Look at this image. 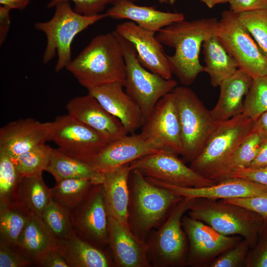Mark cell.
Wrapping results in <instances>:
<instances>
[{
  "instance_id": "43",
  "label": "cell",
  "mask_w": 267,
  "mask_h": 267,
  "mask_svg": "<svg viewBox=\"0 0 267 267\" xmlns=\"http://www.w3.org/2000/svg\"><path fill=\"white\" fill-rule=\"evenodd\" d=\"M32 263L0 240V267H26Z\"/></svg>"
},
{
  "instance_id": "41",
  "label": "cell",
  "mask_w": 267,
  "mask_h": 267,
  "mask_svg": "<svg viewBox=\"0 0 267 267\" xmlns=\"http://www.w3.org/2000/svg\"><path fill=\"white\" fill-rule=\"evenodd\" d=\"M223 201L238 205L260 215L267 224V192L250 197L222 199Z\"/></svg>"
},
{
  "instance_id": "37",
  "label": "cell",
  "mask_w": 267,
  "mask_h": 267,
  "mask_svg": "<svg viewBox=\"0 0 267 267\" xmlns=\"http://www.w3.org/2000/svg\"><path fill=\"white\" fill-rule=\"evenodd\" d=\"M238 15L267 58V9L238 13Z\"/></svg>"
},
{
  "instance_id": "6",
  "label": "cell",
  "mask_w": 267,
  "mask_h": 267,
  "mask_svg": "<svg viewBox=\"0 0 267 267\" xmlns=\"http://www.w3.org/2000/svg\"><path fill=\"white\" fill-rule=\"evenodd\" d=\"M54 8V14L49 20L37 22L34 28L43 32L46 38L43 62L47 64L57 55L54 70L59 72L72 60L71 47L75 37L107 16L105 13L94 16L81 15L75 12L68 2L58 3Z\"/></svg>"
},
{
  "instance_id": "32",
  "label": "cell",
  "mask_w": 267,
  "mask_h": 267,
  "mask_svg": "<svg viewBox=\"0 0 267 267\" xmlns=\"http://www.w3.org/2000/svg\"><path fill=\"white\" fill-rule=\"evenodd\" d=\"M95 184L87 178H72L56 181L51 188L52 199L71 211L84 200Z\"/></svg>"
},
{
  "instance_id": "39",
  "label": "cell",
  "mask_w": 267,
  "mask_h": 267,
  "mask_svg": "<svg viewBox=\"0 0 267 267\" xmlns=\"http://www.w3.org/2000/svg\"><path fill=\"white\" fill-rule=\"evenodd\" d=\"M249 248V244L245 239L241 240L235 246L222 254L210 267H237L245 265Z\"/></svg>"
},
{
  "instance_id": "46",
  "label": "cell",
  "mask_w": 267,
  "mask_h": 267,
  "mask_svg": "<svg viewBox=\"0 0 267 267\" xmlns=\"http://www.w3.org/2000/svg\"><path fill=\"white\" fill-rule=\"evenodd\" d=\"M35 265L42 267H70L55 249H51L44 254Z\"/></svg>"
},
{
  "instance_id": "1",
  "label": "cell",
  "mask_w": 267,
  "mask_h": 267,
  "mask_svg": "<svg viewBox=\"0 0 267 267\" xmlns=\"http://www.w3.org/2000/svg\"><path fill=\"white\" fill-rule=\"evenodd\" d=\"M219 29V20L210 17L176 22L156 33L163 45L175 49L173 55H167L168 63L172 74L183 86H190L204 72L199 60L201 47L206 40L218 35Z\"/></svg>"
},
{
  "instance_id": "33",
  "label": "cell",
  "mask_w": 267,
  "mask_h": 267,
  "mask_svg": "<svg viewBox=\"0 0 267 267\" xmlns=\"http://www.w3.org/2000/svg\"><path fill=\"white\" fill-rule=\"evenodd\" d=\"M42 219L55 240L67 239L76 235L71 211L52 199L43 212Z\"/></svg>"
},
{
  "instance_id": "2",
  "label": "cell",
  "mask_w": 267,
  "mask_h": 267,
  "mask_svg": "<svg viewBox=\"0 0 267 267\" xmlns=\"http://www.w3.org/2000/svg\"><path fill=\"white\" fill-rule=\"evenodd\" d=\"M66 69L88 90L113 83L124 85L126 63L116 34L94 37Z\"/></svg>"
},
{
  "instance_id": "49",
  "label": "cell",
  "mask_w": 267,
  "mask_h": 267,
  "mask_svg": "<svg viewBox=\"0 0 267 267\" xmlns=\"http://www.w3.org/2000/svg\"><path fill=\"white\" fill-rule=\"evenodd\" d=\"M266 166H267V143L262 142L256 157L248 167L260 168Z\"/></svg>"
},
{
  "instance_id": "16",
  "label": "cell",
  "mask_w": 267,
  "mask_h": 267,
  "mask_svg": "<svg viewBox=\"0 0 267 267\" xmlns=\"http://www.w3.org/2000/svg\"><path fill=\"white\" fill-rule=\"evenodd\" d=\"M114 31L134 46L141 65L150 72L170 79L172 72L163 44L156 37V33L144 29L133 21L116 26Z\"/></svg>"
},
{
  "instance_id": "8",
  "label": "cell",
  "mask_w": 267,
  "mask_h": 267,
  "mask_svg": "<svg viewBox=\"0 0 267 267\" xmlns=\"http://www.w3.org/2000/svg\"><path fill=\"white\" fill-rule=\"evenodd\" d=\"M193 198L183 197L171 210L158 230H151L146 242L149 261L153 267L180 266L187 264L186 235L181 225L185 212Z\"/></svg>"
},
{
  "instance_id": "42",
  "label": "cell",
  "mask_w": 267,
  "mask_h": 267,
  "mask_svg": "<svg viewBox=\"0 0 267 267\" xmlns=\"http://www.w3.org/2000/svg\"><path fill=\"white\" fill-rule=\"evenodd\" d=\"M228 178L245 179L267 186V166L260 168L248 167L229 171L223 176L221 180Z\"/></svg>"
},
{
  "instance_id": "31",
  "label": "cell",
  "mask_w": 267,
  "mask_h": 267,
  "mask_svg": "<svg viewBox=\"0 0 267 267\" xmlns=\"http://www.w3.org/2000/svg\"><path fill=\"white\" fill-rule=\"evenodd\" d=\"M51 199V188L44 183L42 175L22 177L18 199L24 202L31 212L42 218Z\"/></svg>"
},
{
  "instance_id": "36",
  "label": "cell",
  "mask_w": 267,
  "mask_h": 267,
  "mask_svg": "<svg viewBox=\"0 0 267 267\" xmlns=\"http://www.w3.org/2000/svg\"><path fill=\"white\" fill-rule=\"evenodd\" d=\"M267 111V75L257 77L253 82L243 103V113L255 121Z\"/></svg>"
},
{
  "instance_id": "28",
  "label": "cell",
  "mask_w": 267,
  "mask_h": 267,
  "mask_svg": "<svg viewBox=\"0 0 267 267\" xmlns=\"http://www.w3.org/2000/svg\"><path fill=\"white\" fill-rule=\"evenodd\" d=\"M204 72L209 76L211 85L219 87L222 81L232 75L238 69L235 59L226 51L217 35L203 43Z\"/></svg>"
},
{
  "instance_id": "9",
  "label": "cell",
  "mask_w": 267,
  "mask_h": 267,
  "mask_svg": "<svg viewBox=\"0 0 267 267\" xmlns=\"http://www.w3.org/2000/svg\"><path fill=\"white\" fill-rule=\"evenodd\" d=\"M115 33L122 45L126 63L124 87L140 109L144 123L158 101L178 86V82L172 78H164L144 68L133 44Z\"/></svg>"
},
{
  "instance_id": "22",
  "label": "cell",
  "mask_w": 267,
  "mask_h": 267,
  "mask_svg": "<svg viewBox=\"0 0 267 267\" xmlns=\"http://www.w3.org/2000/svg\"><path fill=\"white\" fill-rule=\"evenodd\" d=\"M116 82L88 90L111 115L118 118L128 133L134 134L142 126L144 120L138 105Z\"/></svg>"
},
{
  "instance_id": "5",
  "label": "cell",
  "mask_w": 267,
  "mask_h": 267,
  "mask_svg": "<svg viewBox=\"0 0 267 267\" xmlns=\"http://www.w3.org/2000/svg\"><path fill=\"white\" fill-rule=\"evenodd\" d=\"M188 214L224 235L243 237L251 249L256 245L259 233L266 225L258 214L222 199L193 198Z\"/></svg>"
},
{
  "instance_id": "23",
  "label": "cell",
  "mask_w": 267,
  "mask_h": 267,
  "mask_svg": "<svg viewBox=\"0 0 267 267\" xmlns=\"http://www.w3.org/2000/svg\"><path fill=\"white\" fill-rule=\"evenodd\" d=\"M111 5L105 13L107 17L129 19L139 27L156 33L185 18L182 13L162 11L153 6L138 5L131 0H116Z\"/></svg>"
},
{
  "instance_id": "13",
  "label": "cell",
  "mask_w": 267,
  "mask_h": 267,
  "mask_svg": "<svg viewBox=\"0 0 267 267\" xmlns=\"http://www.w3.org/2000/svg\"><path fill=\"white\" fill-rule=\"evenodd\" d=\"M71 211L76 235L98 248L107 250L109 215L103 184L94 185L80 204Z\"/></svg>"
},
{
  "instance_id": "12",
  "label": "cell",
  "mask_w": 267,
  "mask_h": 267,
  "mask_svg": "<svg viewBox=\"0 0 267 267\" xmlns=\"http://www.w3.org/2000/svg\"><path fill=\"white\" fill-rule=\"evenodd\" d=\"M178 155L167 150L143 156L130 163L144 177L177 186L201 187L217 182L201 176L185 164Z\"/></svg>"
},
{
  "instance_id": "30",
  "label": "cell",
  "mask_w": 267,
  "mask_h": 267,
  "mask_svg": "<svg viewBox=\"0 0 267 267\" xmlns=\"http://www.w3.org/2000/svg\"><path fill=\"white\" fill-rule=\"evenodd\" d=\"M31 213L20 200L0 204V240L14 249Z\"/></svg>"
},
{
  "instance_id": "3",
  "label": "cell",
  "mask_w": 267,
  "mask_h": 267,
  "mask_svg": "<svg viewBox=\"0 0 267 267\" xmlns=\"http://www.w3.org/2000/svg\"><path fill=\"white\" fill-rule=\"evenodd\" d=\"M130 177L129 227L146 241L150 231L161 225L183 197L152 183L137 169L132 170Z\"/></svg>"
},
{
  "instance_id": "7",
  "label": "cell",
  "mask_w": 267,
  "mask_h": 267,
  "mask_svg": "<svg viewBox=\"0 0 267 267\" xmlns=\"http://www.w3.org/2000/svg\"><path fill=\"white\" fill-rule=\"evenodd\" d=\"M172 91L180 123L181 156L183 161L191 162L202 151L218 122L187 86H177Z\"/></svg>"
},
{
  "instance_id": "17",
  "label": "cell",
  "mask_w": 267,
  "mask_h": 267,
  "mask_svg": "<svg viewBox=\"0 0 267 267\" xmlns=\"http://www.w3.org/2000/svg\"><path fill=\"white\" fill-rule=\"evenodd\" d=\"M66 108L68 114L97 132L108 143L128 134L121 122L89 93L71 99Z\"/></svg>"
},
{
  "instance_id": "21",
  "label": "cell",
  "mask_w": 267,
  "mask_h": 267,
  "mask_svg": "<svg viewBox=\"0 0 267 267\" xmlns=\"http://www.w3.org/2000/svg\"><path fill=\"white\" fill-rule=\"evenodd\" d=\"M159 151L139 134H133L108 143L87 163L104 173Z\"/></svg>"
},
{
  "instance_id": "19",
  "label": "cell",
  "mask_w": 267,
  "mask_h": 267,
  "mask_svg": "<svg viewBox=\"0 0 267 267\" xmlns=\"http://www.w3.org/2000/svg\"><path fill=\"white\" fill-rule=\"evenodd\" d=\"M108 248L114 266L151 267L147 245L129 227L109 216Z\"/></svg>"
},
{
  "instance_id": "27",
  "label": "cell",
  "mask_w": 267,
  "mask_h": 267,
  "mask_svg": "<svg viewBox=\"0 0 267 267\" xmlns=\"http://www.w3.org/2000/svg\"><path fill=\"white\" fill-rule=\"evenodd\" d=\"M55 239L41 217L32 212L14 250L35 265L48 251L55 249Z\"/></svg>"
},
{
  "instance_id": "47",
  "label": "cell",
  "mask_w": 267,
  "mask_h": 267,
  "mask_svg": "<svg viewBox=\"0 0 267 267\" xmlns=\"http://www.w3.org/2000/svg\"><path fill=\"white\" fill-rule=\"evenodd\" d=\"M12 9L8 7L0 5V45L4 43L11 25L10 12Z\"/></svg>"
},
{
  "instance_id": "38",
  "label": "cell",
  "mask_w": 267,
  "mask_h": 267,
  "mask_svg": "<svg viewBox=\"0 0 267 267\" xmlns=\"http://www.w3.org/2000/svg\"><path fill=\"white\" fill-rule=\"evenodd\" d=\"M262 143L257 133L252 132L247 135L236 149L221 179L227 172L248 167L256 157Z\"/></svg>"
},
{
  "instance_id": "51",
  "label": "cell",
  "mask_w": 267,
  "mask_h": 267,
  "mask_svg": "<svg viewBox=\"0 0 267 267\" xmlns=\"http://www.w3.org/2000/svg\"><path fill=\"white\" fill-rule=\"evenodd\" d=\"M208 8H212L216 5L229 2L230 0H200Z\"/></svg>"
},
{
  "instance_id": "34",
  "label": "cell",
  "mask_w": 267,
  "mask_h": 267,
  "mask_svg": "<svg viewBox=\"0 0 267 267\" xmlns=\"http://www.w3.org/2000/svg\"><path fill=\"white\" fill-rule=\"evenodd\" d=\"M21 178L9 155L0 149V204L19 200Z\"/></svg>"
},
{
  "instance_id": "35",
  "label": "cell",
  "mask_w": 267,
  "mask_h": 267,
  "mask_svg": "<svg viewBox=\"0 0 267 267\" xmlns=\"http://www.w3.org/2000/svg\"><path fill=\"white\" fill-rule=\"evenodd\" d=\"M52 149L44 143L22 154L13 161L21 177L42 175L46 170Z\"/></svg>"
},
{
  "instance_id": "14",
  "label": "cell",
  "mask_w": 267,
  "mask_h": 267,
  "mask_svg": "<svg viewBox=\"0 0 267 267\" xmlns=\"http://www.w3.org/2000/svg\"><path fill=\"white\" fill-rule=\"evenodd\" d=\"M142 127L139 134L157 149L181 155L180 123L172 91L158 101Z\"/></svg>"
},
{
  "instance_id": "29",
  "label": "cell",
  "mask_w": 267,
  "mask_h": 267,
  "mask_svg": "<svg viewBox=\"0 0 267 267\" xmlns=\"http://www.w3.org/2000/svg\"><path fill=\"white\" fill-rule=\"evenodd\" d=\"M46 171L51 174L56 181L72 178L90 179L95 184L103 183L104 174L91 167L87 163L73 158L60 151L52 148Z\"/></svg>"
},
{
  "instance_id": "18",
  "label": "cell",
  "mask_w": 267,
  "mask_h": 267,
  "mask_svg": "<svg viewBox=\"0 0 267 267\" xmlns=\"http://www.w3.org/2000/svg\"><path fill=\"white\" fill-rule=\"evenodd\" d=\"M51 122L32 118L10 122L0 129V149L14 161L22 154L49 140Z\"/></svg>"
},
{
  "instance_id": "52",
  "label": "cell",
  "mask_w": 267,
  "mask_h": 267,
  "mask_svg": "<svg viewBox=\"0 0 267 267\" xmlns=\"http://www.w3.org/2000/svg\"><path fill=\"white\" fill-rule=\"evenodd\" d=\"M161 3H168L173 5L175 3L176 0H159Z\"/></svg>"
},
{
  "instance_id": "24",
  "label": "cell",
  "mask_w": 267,
  "mask_h": 267,
  "mask_svg": "<svg viewBox=\"0 0 267 267\" xmlns=\"http://www.w3.org/2000/svg\"><path fill=\"white\" fill-rule=\"evenodd\" d=\"M253 79L238 69L231 76L220 84V95L211 112L217 122L227 120L243 112L244 98L252 85Z\"/></svg>"
},
{
  "instance_id": "25",
  "label": "cell",
  "mask_w": 267,
  "mask_h": 267,
  "mask_svg": "<svg viewBox=\"0 0 267 267\" xmlns=\"http://www.w3.org/2000/svg\"><path fill=\"white\" fill-rule=\"evenodd\" d=\"M132 170L128 163L104 173L102 183L108 215L128 226L129 181Z\"/></svg>"
},
{
  "instance_id": "40",
  "label": "cell",
  "mask_w": 267,
  "mask_h": 267,
  "mask_svg": "<svg viewBox=\"0 0 267 267\" xmlns=\"http://www.w3.org/2000/svg\"><path fill=\"white\" fill-rule=\"evenodd\" d=\"M116 0H49L47 8H51L58 3L64 2H74V10L87 16H94L100 14L106 6L112 4Z\"/></svg>"
},
{
  "instance_id": "4",
  "label": "cell",
  "mask_w": 267,
  "mask_h": 267,
  "mask_svg": "<svg viewBox=\"0 0 267 267\" xmlns=\"http://www.w3.org/2000/svg\"><path fill=\"white\" fill-rule=\"evenodd\" d=\"M254 121L242 113L217 124L190 167L216 182L220 181L240 143L253 132Z\"/></svg>"
},
{
  "instance_id": "20",
  "label": "cell",
  "mask_w": 267,
  "mask_h": 267,
  "mask_svg": "<svg viewBox=\"0 0 267 267\" xmlns=\"http://www.w3.org/2000/svg\"><path fill=\"white\" fill-rule=\"evenodd\" d=\"M145 178L155 185L166 188L183 197L189 198L227 199L254 197L267 192V186L237 178H224L214 185L201 187L177 186L152 178Z\"/></svg>"
},
{
  "instance_id": "26",
  "label": "cell",
  "mask_w": 267,
  "mask_h": 267,
  "mask_svg": "<svg viewBox=\"0 0 267 267\" xmlns=\"http://www.w3.org/2000/svg\"><path fill=\"white\" fill-rule=\"evenodd\" d=\"M55 249L70 267H111V254L75 235L67 239L55 240Z\"/></svg>"
},
{
  "instance_id": "11",
  "label": "cell",
  "mask_w": 267,
  "mask_h": 267,
  "mask_svg": "<svg viewBox=\"0 0 267 267\" xmlns=\"http://www.w3.org/2000/svg\"><path fill=\"white\" fill-rule=\"evenodd\" d=\"M49 140L64 154L86 163L108 143L97 132L68 114L51 122Z\"/></svg>"
},
{
  "instance_id": "50",
  "label": "cell",
  "mask_w": 267,
  "mask_h": 267,
  "mask_svg": "<svg viewBox=\"0 0 267 267\" xmlns=\"http://www.w3.org/2000/svg\"><path fill=\"white\" fill-rule=\"evenodd\" d=\"M31 0H0L1 5L9 7L12 10H24L30 3Z\"/></svg>"
},
{
  "instance_id": "10",
  "label": "cell",
  "mask_w": 267,
  "mask_h": 267,
  "mask_svg": "<svg viewBox=\"0 0 267 267\" xmlns=\"http://www.w3.org/2000/svg\"><path fill=\"white\" fill-rule=\"evenodd\" d=\"M217 36L238 69L253 79L267 75V58L240 21L238 13L230 10L222 12Z\"/></svg>"
},
{
  "instance_id": "15",
  "label": "cell",
  "mask_w": 267,
  "mask_h": 267,
  "mask_svg": "<svg viewBox=\"0 0 267 267\" xmlns=\"http://www.w3.org/2000/svg\"><path fill=\"white\" fill-rule=\"evenodd\" d=\"M181 225L189 242L187 264L201 265L223 253L238 243L239 236L224 235L210 225L183 215Z\"/></svg>"
},
{
  "instance_id": "48",
  "label": "cell",
  "mask_w": 267,
  "mask_h": 267,
  "mask_svg": "<svg viewBox=\"0 0 267 267\" xmlns=\"http://www.w3.org/2000/svg\"><path fill=\"white\" fill-rule=\"evenodd\" d=\"M253 132L259 134L263 142L267 143V111L254 121Z\"/></svg>"
},
{
  "instance_id": "45",
  "label": "cell",
  "mask_w": 267,
  "mask_h": 267,
  "mask_svg": "<svg viewBox=\"0 0 267 267\" xmlns=\"http://www.w3.org/2000/svg\"><path fill=\"white\" fill-rule=\"evenodd\" d=\"M230 10L236 13L267 9V0H230Z\"/></svg>"
},
{
  "instance_id": "44",
  "label": "cell",
  "mask_w": 267,
  "mask_h": 267,
  "mask_svg": "<svg viewBox=\"0 0 267 267\" xmlns=\"http://www.w3.org/2000/svg\"><path fill=\"white\" fill-rule=\"evenodd\" d=\"M248 252L245 265L248 267H267V231L263 238Z\"/></svg>"
}]
</instances>
